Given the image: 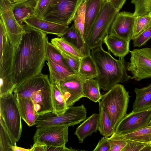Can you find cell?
Instances as JSON below:
<instances>
[{
    "label": "cell",
    "mask_w": 151,
    "mask_h": 151,
    "mask_svg": "<svg viewBox=\"0 0 151 151\" xmlns=\"http://www.w3.org/2000/svg\"><path fill=\"white\" fill-rule=\"evenodd\" d=\"M15 59L13 78L16 86L42 73L47 58L46 34L27 24Z\"/></svg>",
    "instance_id": "6da1fadb"
},
{
    "label": "cell",
    "mask_w": 151,
    "mask_h": 151,
    "mask_svg": "<svg viewBox=\"0 0 151 151\" xmlns=\"http://www.w3.org/2000/svg\"><path fill=\"white\" fill-rule=\"evenodd\" d=\"M102 45L91 50V55L96 65L98 74L95 79L100 89L108 91L115 85L127 82L132 77L128 75L124 57L114 58Z\"/></svg>",
    "instance_id": "7a4b0ae2"
},
{
    "label": "cell",
    "mask_w": 151,
    "mask_h": 151,
    "mask_svg": "<svg viewBox=\"0 0 151 151\" xmlns=\"http://www.w3.org/2000/svg\"><path fill=\"white\" fill-rule=\"evenodd\" d=\"M14 95L25 98L33 103L39 116L53 112L51 101V84L48 76L41 74L17 86Z\"/></svg>",
    "instance_id": "3957f363"
},
{
    "label": "cell",
    "mask_w": 151,
    "mask_h": 151,
    "mask_svg": "<svg viewBox=\"0 0 151 151\" xmlns=\"http://www.w3.org/2000/svg\"><path fill=\"white\" fill-rule=\"evenodd\" d=\"M17 51L11 47L4 24H0V92L13 93L16 86L13 78L14 65Z\"/></svg>",
    "instance_id": "277c9868"
},
{
    "label": "cell",
    "mask_w": 151,
    "mask_h": 151,
    "mask_svg": "<svg viewBox=\"0 0 151 151\" xmlns=\"http://www.w3.org/2000/svg\"><path fill=\"white\" fill-rule=\"evenodd\" d=\"M110 4L105 1L96 20L85 40V55L102 45L104 38L109 34L114 19L119 13Z\"/></svg>",
    "instance_id": "5b68a950"
},
{
    "label": "cell",
    "mask_w": 151,
    "mask_h": 151,
    "mask_svg": "<svg viewBox=\"0 0 151 151\" xmlns=\"http://www.w3.org/2000/svg\"><path fill=\"white\" fill-rule=\"evenodd\" d=\"M130 97L129 92L119 83L101 95V101L109 115L114 131L119 122L127 114Z\"/></svg>",
    "instance_id": "8992f818"
},
{
    "label": "cell",
    "mask_w": 151,
    "mask_h": 151,
    "mask_svg": "<svg viewBox=\"0 0 151 151\" xmlns=\"http://www.w3.org/2000/svg\"><path fill=\"white\" fill-rule=\"evenodd\" d=\"M86 109L83 104L68 107L65 113L57 115L53 112L40 115L36 122L37 128L52 126L69 127L78 124L86 118Z\"/></svg>",
    "instance_id": "52a82bcc"
},
{
    "label": "cell",
    "mask_w": 151,
    "mask_h": 151,
    "mask_svg": "<svg viewBox=\"0 0 151 151\" xmlns=\"http://www.w3.org/2000/svg\"><path fill=\"white\" fill-rule=\"evenodd\" d=\"M0 118L13 137L18 141L22 132V118L13 93L0 97Z\"/></svg>",
    "instance_id": "ba28073f"
},
{
    "label": "cell",
    "mask_w": 151,
    "mask_h": 151,
    "mask_svg": "<svg viewBox=\"0 0 151 151\" xmlns=\"http://www.w3.org/2000/svg\"><path fill=\"white\" fill-rule=\"evenodd\" d=\"M14 6V3L9 0H0V18L4 23L11 47L17 51L24 29L23 25H21L15 18Z\"/></svg>",
    "instance_id": "9c48e42d"
},
{
    "label": "cell",
    "mask_w": 151,
    "mask_h": 151,
    "mask_svg": "<svg viewBox=\"0 0 151 151\" xmlns=\"http://www.w3.org/2000/svg\"><path fill=\"white\" fill-rule=\"evenodd\" d=\"M84 0H57L45 14L43 19L68 26Z\"/></svg>",
    "instance_id": "30bf717a"
},
{
    "label": "cell",
    "mask_w": 151,
    "mask_h": 151,
    "mask_svg": "<svg viewBox=\"0 0 151 151\" xmlns=\"http://www.w3.org/2000/svg\"><path fill=\"white\" fill-rule=\"evenodd\" d=\"M130 62L126 64L132 79L139 81L151 78V48L145 47L130 50Z\"/></svg>",
    "instance_id": "8fae6325"
},
{
    "label": "cell",
    "mask_w": 151,
    "mask_h": 151,
    "mask_svg": "<svg viewBox=\"0 0 151 151\" xmlns=\"http://www.w3.org/2000/svg\"><path fill=\"white\" fill-rule=\"evenodd\" d=\"M68 127L52 126L37 128L34 135V143L48 146H65L68 142Z\"/></svg>",
    "instance_id": "7c38bea8"
},
{
    "label": "cell",
    "mask_w": 151,
    "mask_h": 151,
    "mask_svg": "<svg viewBox=\"0 0 151 151\" xmlns=\"http://www.w3.org/2000/svg\"><path fill=\"white\" fill-rule=\"evenodd\" d=\"M151 118V107L127 114L117 126L114 133L123 134L148 125Z\"/></svg>",
    "instance_id": "4fadbf2b"
},
{
    "label": "cell",
    "mask_w": 151,
    "mask_h": 151,
    "mask_svg": "<svg viewBox=\"0 0 151 151\" xmlns=\"http://www.w3.org/2000/svg\"><path fill=\"white\" fill-rule=\"evenodd\" d=\"M83 80L78 74L75 73L59 82H56L68 107L84 97L82 91Z\"/></svg>",
    "instance_id": "5bb4252c"
},
{
    "label": "cell",
    "mask_w": 151,
    "mask_h": 151,
    "mask_svg": "<svg viewBox=\"0 0 151 151\" xmlns=\"http://www.w3.org/2000/svg\"><path fill=\"white\" fill-rule=\"evenodd\" d=\"M135 17L133 13L124 11L119 12L113 22L109 34L130 41L133 35Z\"/></svg>",
    "instance_id": "9a60e30c"
},
{
    "label": "cell",
    "mask_w": 151,
    "mask_h": 151,
    "mask_svg": "<svg viewBox=\"0 0 151 151\" xmlns=\"http://www.w3.org/2000/svg\"><path fill=\"white\" fill-rule=\"evenodd\" d=\"M24 22L28 25L46 34L55 35L58 37H63L68 26L55 23L40 18L35 15L26 18Z\"/></svg>",
    "instance_id": "2e32d148"
},
{
    "label": "cell",
    "mask_w": 151,
    "mask_h": 151,
    "mask_svg": "<svg viewBox=\"0 0 151 151\" xmlns=\"http://www.w3.org/2000/svg\"><path fill=\"white\" fill-rule=\"evenodd\" d=\"M84 40L99 16L105 1V0H85Z\"/></svg>",
    "instance_id": "e0dca14e"
},
{
    "label": "cell",
    "mask_w": 151,
    "mask_h": 151,
    "mask_svg": "<svg viewBox=\"0 0 151 151\" xmlns=\"http://www.w3.org/2000/svg\"><path fill=\"white\" fill-rule=\"evenodd\" d=\"M130 41L113 35L109 34L104 38L103 42L106 45L108 51L116 57L122 58L124 57L130 52Z\"/></svg>",
    "instance_id": "ac0fdd59"
},
{
    "label": "cell",
    "mask_w": 151,
    "mask_h": 151,
    "mask_svg": "<svg viewBox=\"0 0 151 151\" xmlns=\"http://www.w3.org/2000/svg\"><path fill=\"white\" fill-rule=\"evenodd\" d=\"M14 95L22 118L29 127L35 125L39 116L36 113L32 101L27 99Z\"/></svg>",
    "instance_id": "d6986e66"
},
{
    "label": "cell",
    "mask_w": 151,
    "mask_h": 151,
    "mask_svg": "<svg viewBox=\"0 0 151 151\" xmlns=\"http://www.w3.org/2000/svg\"><path fill=\"white\" fill-rule=\"evenodd\" d=\"M37 2V0H23L14 3V14L21 25L26 18L35 15Z\"/></svg>",
    "instance_id": "ffe728a7"
},
{
    "label": "cell",
    "mask_w": 151,
    "mask_h": 151,
    "mask_svg": "<svg viewBox=\"0 0 151 151\" xmlns=\"http://www.w3.org/2000/svg\"><path fill=\"white\" fill-rule=\"evenodd\" d=\"M99 118V114L94 113L86 118L77 127L74 134L77 136L79 143H83L88 136L97 131Z\"/></svg>",
    "instance_id": "44dd1931"
},
{
    "label": "cell",
    "mask_w": 151,
    "mask_h": 151,
    "mask_svg": "<svg viewBox=\"0 0 151 151\" xmlns=\"http://www.w3.org/2000/svg\"><path fill=\"white\" fill-rule=\"evenodd\" d=\"M98 74L96 63L90 54L81 59L78 74L83 80L95 79Z\"/></svg>",
    "instance_id": "7402d4cb"
},
{
    "label": "cell",
    "mask_w": 151,
    "mask_h": 151,
    "mask_svg": "<svg viewBox=\"0 0 151 151\" xmlns=\"http://www.w3.org/2000/svg\"><path fill=\"white\" fill-rule=\"evenodd\" d=\"M135 99L133 104V111L151 107V83L142 88H135Z\"/></svg>",
    "instance_id": "603a6c76"
},
{
    "label": "cell",
    "mask_w": 151,
    "mask_h": 151,
    "mask_svg": "<svg viewBox=\"0 0 151 151\" xmlns=\"http://www.w3.org/2000/svg\"><path fill=\"white\" fill-rule=\"evenodd\" d=\"M51 43L58 49L76 60H80L85 55L81 50L68 41L63 37L52 38Z\"/></svg>",
    "instance_id": "cb8c5ba5"
},
{
    "label": "cell",
    "mask_w": 151,
    "mask_h": 151,
    "mask_svg": "<svg viewBox=\"0 0 151 151\" xmlns=\"http://www.w3.org/2000/svg\"><path fill=\"white\" fill-rule=\"evenodd\" d=\"M99 118L98 130L104 137H109L114 132L111 120L101 100L99 101Z\"/></svg>",
    "instance_id": "d4e9b609"
},
{
    "label": "cell",
    "mask_w": 151,
    "mask_h": 151,
    "mask_svg": "<svg viewBox=\"0 0 151 151\" xmlns=\"http://www.w3.org/2000/svg\"><path fill=\"white\" fill-rule=\"evenodd\" d=\"M51 83L53 112L57 115L63 114L68 107L57 83L55 82Z\"/></svg>",
    "instance_id": "484cf974"
},
{
    "label": "cell",
    "mask_w": 151,
    "mask_h": 151,
    "mask_svg": "<svg viewBox=\"0 0 151 151\" xmlns=\"http://www.w3.org/2000/svg\"><path fill=\"white\" fill-rule=\"evenodd\" d=\"M47 64L49 71V80L50 83L52 82H59L68 76L75 73L69 71L49 58H47Z\"/></svg>",
    "instance_id": "4316f807"
},
{
    "label": "cell",
    "mask_w": 151,
    "mask_h": 151,
    "mask_svg": "<svg viewBox=\"0 0 151 151\" xmlns=\"http://www.w3.org/2000/svg\"><path fill=\"white\" fill-rule=\"evenodd\" d=\"M100 89L99 84L95 79L83 80L82 91L84 97H87L95 102H99L101 97Z\"/></svg>",
    "instance_id": "83f0119b"
},
{
    "label": "cell",
    "mask_w": 151,
    "mask_h": 151,
    "mask_svg": "<svg viewBox=\"0 0 151 151\" xmlns=\"http://www.w3.org/2000/svg\"><path fill=\"white\" fill-rule=\"evenodd\" d=\"M0 151H13L17 142L9 132L2 119L0 118Z\"/></svg>",
    "instance_id": "f1b7e54d"
},
{
    "label": "cell",
    "mask_w": 151,
    "mask_h": 151,
    "mask_svg": "<svg viewBox=\"0 0 151 151\" xmlns=\"http://www.w3.org/2000/svg\"><path fill=\"white\" fill-rule=\"evenodd\" d=\"M121 135L127 139L151 144V125H148L133 132Z\"/></svg>",
    "instance_id": "f546056e"
},
{
    "label": "cell",
    "mask_w": 151,
    "mask_h": 151,
    "mask_svg": "<svg viewBox=\"0 0 151 151\" xmlns=\"http://www.w3.org/2000/svg\"><path fill=\"white\" fill-rule=\"evenodd\" d=\"M151 26V13L136 17L132 40L134 39Z\"/></svg>",
    "instance_id": "4dcf8cb0"
},
{
    "label": "cell",
    "mask_w": 151,
    "mask_h": 151,
    "mask_svg": "<svg viewBox=\"0 0 151 151\" xmlns=\"http://www.w3.org/2000/svg\"><path fill=\"white\" fill-rule=\"evenodd\" d=\"M86 8V2L84 0L78 9L73 20V24L84 42V35Z\"/></svg>",
    "instance_id": "1f68e13d"
},
{
    "label": "cell",
    "mask_w": 151,
    "mask_h": 151,
    "mask_svg": "<svg viewBox=\"0 0 151 151\" xmlns=\"http://www.w3.org/2000/svg\"><path fill=\"white\" fill-rule=\"evenodd\" d=\"M46 53L47 58L63 67L69 71L73 73L59 50L52 44L49 42L46 46Z\"/></svg>",
    "instance_id": "d6a6232c"
},
{
    "label": "cell",
    "mask_w": 151,
    "mask_h": 151,
    "mask_svg": "<svg viewBox=\"0 0 151 151\" xmlns=\"http://www.w3.org/2000/svg\"><path fill=\"white\" fill-rule=\"evenodd\" d=\"M63 37L68 41L81 50L84 54L85 42L73 24L68 28Z\"/></svg>",
    "instance_id": "836d02e7"
},
{
    "label": "cell",
    "mask_w": 151,
    "mask_h": 151,
    "mask_svg": "<svg viewBox=\"0 0 151 151\" xmlns=\"http://www.w3.org/2000/svg\"><path fill=\"white\" fill-rule=\"evenodd\" d=\"M131 2L135 5V17L151 13V0H132Z\"/></svg>",
    "instance_id": "e575fe53"
},
{
    "label": "cell",
    "mask_w": 151,
    "mask_h": 151,
    "mask_svg": "<svg viewBox=\"0 0 151 151\" xmlns=\"http://www.w3.org/2000/svg\"><path fill=\"white\" fill-rule=\"evenodd\" d=\"M110 148V151H122L127 143V139L122 135L114 133L108 137Z\"/></svg>",
    "instance_id": "d590c367"
},
{
    "label": "cell",
    "mask_w": 151,
    "mask_h": 151,
    "mask_svg": "<svg viewBox=\"0 0 151 151\" xmlns=\"http://www.w3.org/2000/svg\"><path fill=\"white\" fill-rule=\"evenodd\" d=\"M57 0H37L35 15L38 17L43 19L45 14L49 8L55 4Z\"/></svg>",
    "instance_id": "8d00e7d4"
},
{
    "label": "cell",
    "mask_w": 151,
    "mask_h": 151,
    "mask_svg": "<svg viewBox=\"0 0 151 151\" xmlns=\"http://www.w3.org/2000/svg\"><path fill=\"white\" fill-rule=\"evenodd\" d=\"M151 38V26L133 40L134 47H140Z\"/></svg>",
    "instance_id": "74e56055"
},
{
    "label": "cell",
    "mask_w": 151,
    "mask_h": 151,
    "mask_svg": "<svg viewBox=\"0 0 151 151\" xmlns=\"http://www.w3.org/2000/svg\"><path fill=\"white\" fill-rule=\"evenodd\" d=\"M58 50L73 72L75 73L78 74L81 60L75 59L63 51Z\"/></svg>",
    "instance_id": "f35d334b"
},
{
    "label": "cell",
    "mask_w": 151,
    "mask_h": 151,
    "mask_svg": "<svg viewBox=\"0 0 151 151\" xmlns=\"http://www.w3.org/2000/svg\"><path fill=\"white\" fill-rule=\"evenodd\" d=\"M147 144L127 139V143L122 151H141Z\"/></svg>",
    "instance_id": "ab89813d"
},
{
    "label": "cell",
    "mask_w": 151,
    "mask_h": 151,
    "mask_svg": "<svg viewBox=\"0 0 151 151\" xmlns=\"http://www.w3.org/2000/svg\"><path fill=\"white\" fill-rule=\"evenodd\" d=\"M108 137H104L99 141L93 151H110V146Z\"/></svg>",
    "instance_id": "60d3db41"
},
{
    "label": "cell",
    "mask_w": 151,
    "mask_h": 151,
    "mask_svg": "<svg viewBox=\"0 0 151 151\" xmlns=\"http://www.w3.org/2000/svg\"><path fill=\"white\" fill-rule=\"evenodd\" d=\"M76 150L70 147H67L65 145L63 146H53L46 145L45 151H74Z\"/></svg>",
    "instance_id": "b9f144b4"
},
{
    "label": "cell",
    "mask_w": 151,
    "mask_h": 151,
    "mask_svg": "<svg viewBox=\"0 0 151 151\" xmlns=\"http://www.w3.org/2000/svg\"><path fill=\"white\" fill-rule=\"evenodd\" d=\"M126 0H105L110 4L117 12H119L125 3Z\"/></svg>",
    "instance_id": "7bdbcfd3"
},
{
    "label": "cell",
    "mask_w": 151,
    "mask_h": 151,
    "mask_svg": "<svg viewBox=\"0 0 151 151\" xmlns=\"http://www.w3.org/2000/svg\"><path fill=\"white\" fill-rule=\"evenodd\" d=\"M46 145L34 143L30 151H45Z\"/></svg>",
    "instance_id": "ee69618b"
},
{
    "label": "cell",
    "mask_w": 151,
    "mask_h": 151,
    "mask_svg": "<svg viewBox=\"0 0 151 151\" xmlns=\"http://www.w3.org/2000/svg\"><path fill=\"white\" fill-rule=\"evenodd\" d=\"M13 151H30V149H27L18 147L16 146H14L12 147Z\"/></svg>",
    "instance_id": "f6af8a7d"
},
{
    "label": "cell",
    "mask_w": 151,
    "mask_h": 151,
    "mask_svg": "<svg viewBox=\"0 0 151 151\" xmlns=\"http://www.w3.org/2000/svg\"><path fill=\"white\" fill-rule=\"evenodd\" d=\"M141 151H151V144H147Z\"/></svg>",
    "instance_id": "bcb514c9"
},
{
    "label": "cell",
    "mask_w": 151,
    "mask_h": 151,
    "mask_svg": "<svg viewBox=\"0 0 151 151\" xmlns=\"http://www.w3.org/2000/svg\"><path fill=\"white\" fill-rule=\"evenodd\" d=\"M11 3H14L19 1L18 0H9Z\"/></svg>",
    "instance_id": "7dc6e473"
},
{
    "label": "cell",
    "mask_w": 151,
    "mask_h": 151,
    "mask_svg": "<svg viewBox=\"0 0 151 151\" xmlns=\"http://www.w3.org/2000/svg\"><path fill=\"white\" fill-rule=\"evenodd\" d=\"M148 125H151V118L150 119V120L149 123Z\"/></svg>",
    "instance_id": "c3c4849f"
},
{
    "label": "cell",
    "mask_w": 151,
    "mask_h": 151,
    "mask_svg": "<svg viewBox=\"0 0 151 151\" xmlns=\"http://www.w3.org/2000/svg\"><path fill=\"white\" fill-rule=\"evenodd\" d=\"M22 0H18L19 1H22Z\"/></svg>",
    "instance_id": "681fc988"
}]
</instances>
